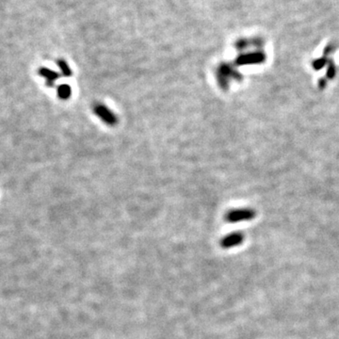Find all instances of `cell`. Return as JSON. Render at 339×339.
I'll return each instance as SVG.
<instances>
[{
	"instance_id": "3957f363",
	"label": "cell",
	"mask_w": 339,
	"mask_h": 339,
	"mask_svg": "<svg viewBox=\"0 0 339 339\" xmlns=\"http://www.w3.org/2000/svg\"><path fill=\"white\" fill-rule=\"evenodd\" d=\"M256 212L249 209L230 210L226 215V220L229 223H240L251 221L255 218Z\"/></svg>"
},
{
	"instance_id": "6da1fadb",
	"label": "cell",
	"mask_w": 339,
	"mask_h": 339,
	"mask_svg": "<svg viewBox=\"0 0 339 339\" xmlns=\"http://www.w3.org/2000/svg\"><path fill=\"white\" fill-rule=\"evenodd\" d=\"M240 78V75L238 72L232 68L229 65L223 64L220 65L217 71V81L220 85V87L224 90H227L229 86L230 79L237 80Z\"/></svg>"
},
{
	"instance_id": "52a82bcc",
	"label": "cell",
	"mask_w": 339,
	"mask_h": 339,
	"mask_svg": "<svg viewBox=\"0 0 339 339\" xmlns=\"http://www.w3.org/2000/svg\"><path fill=\"white\" fill-rule=\"evenodd\" d=\"M72 96V88L67 85L63 84L58 88V97L62 100H68Z\"/></svg>"
},
{
	"instance_id": "8992f818",
	"label": "cell",
	"mask_w": 339,
	"mask_h": 339,
	"mask_svg": "<svg viewBox=\"0 0 339 339\" xmlns=\"http://www.w3.org/2000/svg\"><path fill=\"white\" fill-rule=\"evenodd\" d=\"M39 74H40L43 78H45V79L47 80L48 85L50 86V87L54 86V82L60 78V75H59L58 73H56L55 71L49 70L48 68H42V69H40Z\"/></svg>"
},
{
	"instance_id": "5b68a950",
	"label": "cell",
	"mask_w": 339,
	"mask_h": 339,
	"mask_svg": "<svg viewBox=\"0 0 339 339\" xmlns=\"http://www.w3.org/2000/svg\"><path fill=\"white\" fill-rule=\"evenodd\" d=\"M243 239H244V237H243L242 234L240 233V232L231 233L230 235L226 236L222 240L221 245L225 249H229V248L236 247V246L242 244L243 242Z\"/></svg>"
},
{
	"instance_id": "7a4b0ae2",
	"label": "cell",
	"mask_w": 339,
	"mask_h": 339,
	"mask_svg": "<svg viewBox=\"0 0 339 339\" xmlns=\"http://www.w3.org/2000/svg\"><path fill=\"white\" fill-rule=\"evenodd\" d=\"M93 110L97 117L106 125L110 127H114L118 124L117 116L107 106L98 103L94 106Z\"/></svg>"
},
{
	"instance_id": "277c9868",
	"label": "cell",
	"mask_w": 339,
	"mask_h": 339,
	"mask_svg": "<svg viewBox=\"0 0 339 339\" xmlns=\"http://www.w3.org/2000/svg\"><path fill=\"white\" fill-rule=\"evenodd\" d=\"M265 60V55L263 53L257 52V53H250L240 56L236 64L238 65H259L263 63Z\"/></svg>"
},
{
	"instance_id": "ba28073f",
	"label": "cell",
	"mask_w": 339,
	"mask_h": 339,
	"mask_svg": "<svg viewBox=\"0 0 339 339\" xmlns=\"http://www.w3.org/2000/svg\"><path fill=\"white\" fill-rule=\"evenodd\" d=\"M58 65L63 73V75L66 78H70L72 77V70L70 69L68 64L65 62V60H59L58 61Z\"/></svg>"
}]
</instances>
